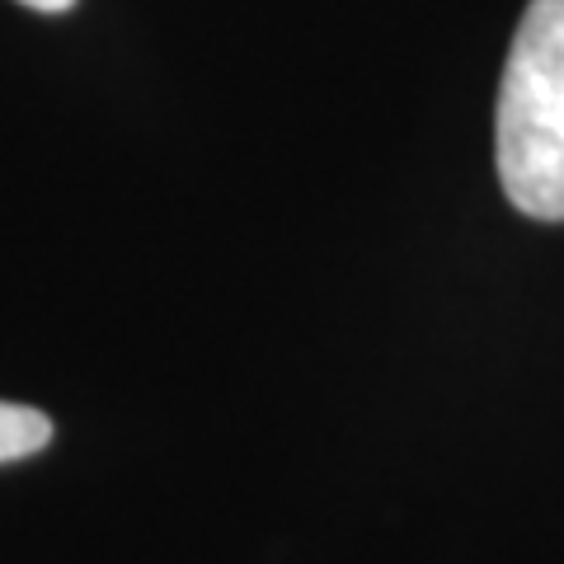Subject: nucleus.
Returning <instances> with one entry per match:
<instances>
[{"label":"nucleus","mask_w":564,"mask_h":564,"mask_svg":"<svg viewBox=\"0 0 564 564\" xmlns=\"http://www.w3.org/2000/svg\"><path fill=\"white\" fill-rule=\"evenodd\" d=\"M52 443V419L33 404L0 400V462H24Z\"/></svg>","instance_id":"2"},{"label":"nucleus","mask_w":564,"mask_h":564,"mask_svg":"<svg viewBox=\"0 0 564 564\" xmlns=\"http://www.w3.org/2000/svg\"><path fill=\"white\" fill-rule=\"evenodd\" d=\"M494 161L522 217L564 221V0H532L513 33L494 118Z\"/></svg>","instance_id":"1"},{"label":"nucleus","mask_w":564,"mask_h":564,"mask_svg":"<svg viewBox=\"0 0 564 564\" xmlns=\"http://www.w3.org/2000/svg\"><path fill=\"white\" fill-rule=\"evenodd\" d=\"M24 6L43 10V14H62V10H70V6H76V0H24Z\"/></svg>","instance_id":"3"}]
</instances>
